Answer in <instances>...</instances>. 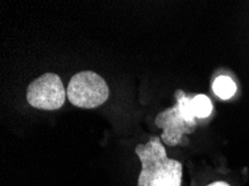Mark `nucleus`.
Listing matches in <instances>:
<instances>
[{"label": "nucleus", "mask_w": 249, "mask_h": 186, "mask_svg": "<svg viewBox=\"0 0 249 186\" xmlns=\"http://www.w3.org/2000/svg\"><path fill=\"white\" fill-rule=\"evenodd\" d=\"M213 89L214 94L221 100H229L235 95L237 90V86L235 82L228 76H219L213 84Z\"/></svg>", "instance_id": "nucleus-5"}, {"label": "nucleus", "mask_w": 249, "mask_h": 186, "mask_svg": "<svg viewBox=\"0 0 249 186\" xmlns=\"http://www.w3.org/2000/svg\"><path fill=\"white\" fill-rule=\"evenodd\" d=\"M67 97L81 108H95L107 101L108 87L103 78L93 71L74 75L67 87Z\"/></svg>", "instance_id": "nucleus-2"}, {"label": "nucleus", "mask_w": 249, "mask_h": 186, "mask_svg": "<svg viewBox=\"0 0 249 186\" xmlns=\"http://www.w3.org/2000/svg\"><path fill=\"white\" fill-rule=\"evenodd\" d=\"M67 93L59 76L54 73L41 75L27 88V101L33 107L43 111H56L65 102Z\"/></svg>", "instance_id": "nucleus-4"}, {"label": "nucleus", "mask_w": 249, "mask_h": 186, "mask_svg": "<svg viewBox=\"0 0 249 186\" xmlns=\"http://www.w3.org/2000/svg\"><path fill=\"white\" fill-rule=\"evenodd\" d=\"M208 186H229L227 183H225V182H216V183H213Z\"/></svg>", "instance_id": "nucleus-7"}, {"label": "nucleus", "mask_w": 249, "mask_h": 186, "mask_svg": "<svg viewBox=\"0 0 249 186\" xmlns=\"http://www.w3.org/2000/svg\"><path fill=\"white\" fill-rule=\"evenodd\" d=\"M178 104L171 109L158 115L156 123L163 128L162 139L169 145H176L180 142L182 133H189L195 127V114L191 107V100L178 92Z\"/></svg>", "instance_id": "nucleus-3"}, {"label": "nucleus", "mask_w": 249, "mask_h": 186, "mask_svg": "<svg viewBox=\"0 0 249 186\" xmlns=\"http://www.w3.org/2000/svg\"><path fill=\"white\" fill-rule=\"evenodd\" d=\"M191 107L196 117L206 118L213 112V104L206 95H198L191 100Z\"/></svg>", "instance_id": "nucleus-6"}, {"label": "nucleus", "mask_w": 249, "mask_h": 186, "mask_svg": "<svg viewBox=\"0 0 249 186\" xmlns=\"http://www.w3.org/2000/svg\"><path fill=\"white\" fill-rule=\"evenodd\" d=\"M135 153L142 163L138 186H181L182 165L168 158L159 137L151 138L145 145L139 144Z\"/></svg>", "instance_id": "nucleus-1"}]
</instances>
